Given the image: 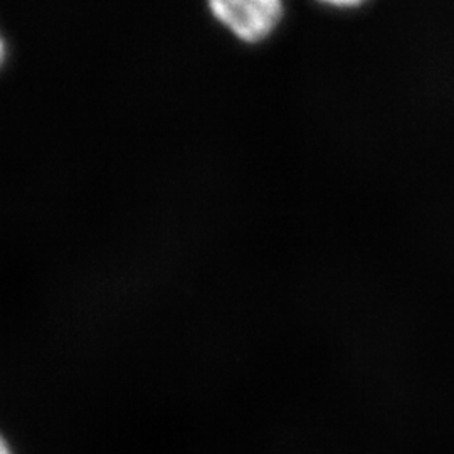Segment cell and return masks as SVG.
<instances>
[{
    "label": "cell",
    "instance_id": "1",
    "mask_svg": "<svg viewBox=\"0 0 454 454\" xmlns=\"http://www.w3.org/2000/svg\"><path fill=\"white\" fill-rule=\"evenodd\" d=\"M214 17L244 43H260L273 33L285 5L278 0H212Z\"/></svg>",
    "mask_w": 454,
    "mask_h": 454
},
{
    "label": "cell",
    "instance_id": "2",
    "mask_svg": "<svg viewBox=\"0 0 454 454\" xmlns=\"http://www.w3.org/2000/svg\"><path fill=\"white\" fill-rule=\"evenodd\" d=\"M2 454H11V450H9V444H7V441H5V439L2 441Z\"/></svg>",
    "mask_w": 454,
    "mask_h": 454
}]
</instances>
